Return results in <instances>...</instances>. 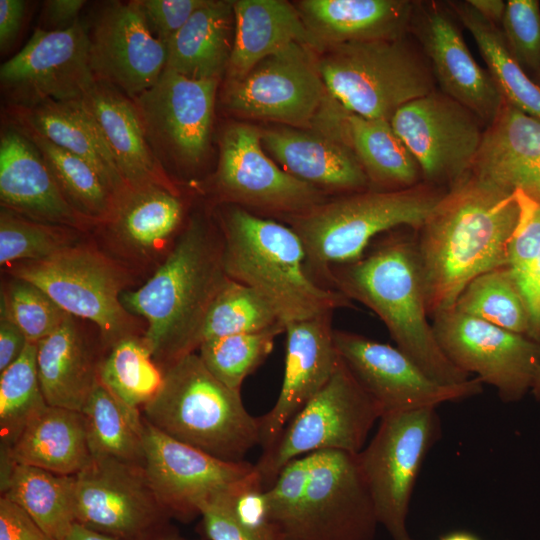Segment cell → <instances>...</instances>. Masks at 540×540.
Wrapping results in <instances>:
<instances>
[{"instance_id":"obj_1","label":"cell","mask_w":540,"mask_h":540,"mask_svg":"<svg viewBox=\"0 0 540 540\" xmlns=\"http://www.w3.org/2000/svg\"><path fill=\"white\" fill-rule=\"evenodd\" d=\"M522 209L519 193L471 172L447 189L415 231L430 318L452 307L471 280L507 265Z\"/></svg>"},{"instance_id":"obj_2","label":"cell","mask_w":540,"mask_h":540,"mask_svg":"<svg viewBox=\"0 0 540 540\" xmlns=\"http://www.w3.org/2000/svg\"><path fill=\"white\" fill-rule=\"evenodd\" d=\"M228 279L215 216L193 212L152 276L122 293L124 307L145 320L143 336L162 371L198 350L208 311Z\"/></svg>"},{"instance_id":"obj_3","label":"cell","mask_w":540,"mask_h":540,"mask_svg":"<svg viewBox=\"0 0 540 540\" xmlns=\"http://www.w3.org/2000/svg\"><path fill=\"white\" fill-rule=\"evenodd\" d=\"M327 288L373 311L396 347L432 379L447 385L470 379L443 353L429 321L414 230L386 232L359 259L332 267Z\"/></svg>"},{"instance_id":"obj_4","label":"cell","mask_w":540,"mask_h":540,"mask_svg":"<svg viewBox=\"0 0 540 540\" xmlns=\"http://www.w3.org/2000/svg\"><path fill=\"white\" fill-rule=\"evenodd\" d=\"M263 499L283 540H374L379 524L357 454L345 451L293 459Z\"/></svg>"},{"instance_id":"obj_5","label":"cell","mask_w":540,"mask_h":540,"mask_svg":"<svg viewBox=\"0 0 540 540\" xmlns=\"http://www.w3.org/2000/svg\"><path fill=\"white\" fill-rule=\"evenodd\" d=\"M214 216L227 276L260 294L284 325L355 308L344 294L309 277L303 243L287 224L230 204H222Z\"/></svg>"},{"instance_id":"obj_6","label":"cell","mask_w":540,"mask_h":540,"mask_svg":"<svg viewBox=\"0 0 540 540\" xmlns=\"http://www.w3.org/2000/svg\"><path fill=\"white\" fill-rule=\"evenodd\" d=\"M446 191L425 182L402 190L367 189L326 199L283 221L303 243L307 274L327 288L332 267L359 259L386 232L417 231Z\"/></svg>"},{"instance_id":"obj_7","label":"cell","mask_w":540,"mask_h":540,"mask_svg":"<svg viewBox=\"0 0 540 540\" xmlns=\"http://www.w3.org/2000/svg\"><path fill=\"white\" fill-rule=\"evenodd\" d=\"M142 409L161 432L226 462H244L259 445L258 417L247 411L240 391L217 380L196 352L163 370L159 390Z\"/></svg>"},{"instance_id":"obj_8","label":"cell","mask_w":540,"mask_h":540,"mask_svg":"<svg viewBox=\"0 0 540 540\" xmlns=\"http://www.w3.org/2000/svg\"><path fill=\"white\" fill-rule=\"evenodd\" d=\"M317 63L329 94L364 118L390 121L403 105L436 89L428 60L405 36L328 46Z\"/></svg>"},{"instance_id":"obj_9","label":"cell","mask_w":540,"mask_h":540,"mask_svg":"<svg viewBox=\"0 0 540 540\" xmlns=\"http://www.w3.org/2000/svg\"><path fill=\"white\" fill-rule=\"evenodd\" d=\"M5 271L41 288L69 315L92 322L106 350L143 334L136 316L121 301L133 283L130 268L90 243L81 240L49 257L11 264Z\"/></svg>"},{"instance_id":"obj_10","label":"cell","mask_w":540,"mask_h":540,"mask_svg":"<svg viewBox=\"0 0 540 540\" xmlns=\"http://www.w3.org/2000/svg\"><path fill=\"white\" fill-rule=\"evenodd\" d=\"M382 412L340 357L328 383L291 419L255 463L264 489L293 459L321 450L358 454Z\"/></svg>"},{"instance_id":"obj_11","label":"cell","mask_w":540,"mask_h":540,"mask_svg":"<svg viewBox=\"0 0 540 540\" xmlns=\"http://www.w3.org/2000/svg\"><path fill=\"white\" fill-rule=\"evenodd\" d=\"M436 408L386 414L358 454L379 524L393 540H413L406 526L410 500L423 462L439 440Z\"/></svg>"},{"instance_id":"obj_12","label":"cell","mask_w":540,"mask_h":540,"mask_svg":"<svg viewBox=\"0 0 540 540\" xmlns=\"http://www.w3.org/2000/svg\"><path fill=\"white\" fill-rule=\"evenodd\" d=\"M315 54L293 43L261 60L243 77L225 80L224 108L240 117L312 129L325 106L337 102L323 82Z\"/></svg>"},{"instance_id":"obj_13","label":"cell","mask_w":540,"mask_h":540,"mask_svg":"<svg viewBox=\"0 0 540 540\" xmlns=\"http://www.w3.org/2000/svg\"><path fill=\"white\" fill-rule=\"evenodd\" d=\"M219 79H190L164 69L132 99L146 139L164 169L194 174L210 149Z\"/></svg>"},{"instance_id":"obj_14","label":"cell","mask_w":540,"mask_h":540,"mask_svg":"<svg viewBox=\"0 0 540 540\" xmlns=\"http://www.w3.org/2000/svg\"><path fill=\"white\" fill-rule=\"evenodd\" d=\"M432 326L446 357L494 387L502 402H518L531 392L540 368V343L453 307L436 313Z\"/></svg>"},{"instance_id":"obj_15","label":"cell","mask_w":540,"mask_h":540,"mask_svg":"<svg viewBox=\"0 0 540 540\" xmlns=\"http://www.w3.org/2000/svg\"><path fill=\"white\" fill-rule=\"evenodd\" d=\"M213 187L222 204L269 213L281 220L327 199L324 192L278 166L264 150L261 130L245 123L225 129Z\"/></svg>"},{"instance_id":"obj_16","label":"cell","mask_w":540,"mask_h":540,"mask_svg":"<svg viewBox=\"0 0 540 540\" xmlns=\"http://www.w3.org/2000/svg\"><path fill=\"white\" fill-rule=\"evenodd\" d=\"M390 123L415 157L423 182L443 189L471 172L486 128L472 111L436 89L403 105Z\"/></svg>"},{"instance_id":"obj_17","label":"cell","mask_w":540,"mask_h":540,"mask_svg":"<svg viewBox=\"0 0 540 540\" xmlns=\"http://www.w3.org/2000/svg\"><path fill=\"white\" fill-rule=\"evenodd\" d=\"M73 477L77 523L120 540H147L169 527L143 466L92 460Z\"/></svg>"},{"instance_id":"obj_18","label":"cell","mask_w":540,"mask_h":540,"mask_svg":"<svg viewBox=\"0 0 540 540\" xmlns=\"http://www.w3.org/2000/svg\"><path fill=\"white\" fill-rule=\"evenodd\" d=\"M95 82L89 32L80 20L63 30L35 29L0 68L1 89L10 106L78 100Z\"/></svg>"},{"instance_id":"obj_19","label":"cell","mask_w":540,"mask_h":540,"mask_svg":"<svg viewBox=\"0 0 540 540\" xmlns=\"http://www.w3.org/2000/svg\"><path fill=\"white\" fill-rule=\"evenodd\" d=\"M337 351L382 416L474 397L483 383L473 377L461 384H442L421 370L397 347L363 335L335 329Z\"/></svg>"},{"instance_id":"obj_20","label":"cell","mask_w":540,"mask_h":540,"mask_svg":"<svg viewBox=\"0 0 540 540\" xmlns=\"http://www.w3.org/2000/svg\"><path fill=\"white\" fill-rule=\"evenodd\" d=\"M141 434L146 478L170 518L193 520L204 502L257 474L255 464L217 459L166 435L144 417Z\"/></svg>"},{"instance_id":"obj_21","label":"cell","mask_w":540,"mask_h":540,"mask_svg":"<svg viewBox=\"0 0 540 540\" xmlns=\"http://www.w3.org/2000/svg\"><path fill=\"white\" fill-rule=\"evenodd\" d=\"M88 32L95 81L131 99L150 88L166 67L167 46L150 29L140 0L109 2Z\"/></svg>"},{"instance_id":"obj_22","label":"cell","mask_w":540,"mask_h":540,"mask_svg":"<svg viewBox=\"0 0 540 540\" xmlns=\"http://www.w3.org/2000/svg\"><path fill=\"white\" fill-rule=\"evenodd\" d=\"M455 19L447 4L415 2L410 30L440 91L472 111L487 127L504 99L488 69L471 54Z\"/></svg>"},{"instance_id":"obj_23","label":"cell","mask_w":540,"mask_h":540,"mask_svg":"<svg viewBox=\"0 0 540 540\" xmlns=\"http://www.w3.org/2000/svg\"><path fill=\"white\" fill-rule=\"evenodd\" d=\"M333 313L285 325L282 386L273 407L259 421L262 453L276 443L291 419L328 383L339 362Z\"/></svg>"},{"instance_id":"obj_24","label":"cell","mask_w":540,"mask_h":540,"mask_svg":"<svg viewBox=\"0 0 540 540\" xmlns=\"http://www.w3.org/2000/svg\"><path fill=\"white\" fill-rule=\"evenodd\" d=\"M185 222L181 193L148 185L128 188L96 228L114 252L111 256L129 267L164 259Z\"/></svg>"},{"instance_id":"obj_25","label":"cell","mask_w":540,"mask_h":540,"mask_svg":"<svg viewBox=\"0 0 540 540\" xmlns=\"http://www.w3.org/2000/svg\"><path fill=\"white\" fill-rule=\"evenodd\" d=\"M0 201L34 221L83 232L95 228L69 204L38 148L13 124L1 132Z\"/></svg>"},{"instance_id":"obj_26","label":"cell","mask_w":540,"mask_h":540,"mask_svg":"<svg viewBox=\"0 0 540 540\" xmlns=\"http://www.w3.org/2000/svg\"><path fill=\"white\" fill-rule=\"evenodd\" d=\"M261 141L282 169L325 194L345 195L369 189L346 135L281 127L261 130Z\"/></svg>"},{"instance_id":"obj_27","label":"cell","mask_w":540,"mask_h":540,"mask_svg":"<svg viewBox=\"0 0 540 540\" xmlns=\"http://www.w3.org/2000/svg\"><path fill=\"white\" fill-rule=\"evenodd\" d=\"M471 173L540 206V120L503 100L485 128Z\"/></svg>"},{"instance_id":"obj_28","label":"cell","mask_w":540,"mask_h":540,"mask_svg":"<svg viewBox=\"0 0 540 540\" xmlns=\"http://www.w3.org/2000/svg\"><path fill=\"white\" fill-rule=\"evenodd\" d=\"M82 101L96 120L129 188L156 185L181 193L152 151L131 98L109 84L95 82Z\"/></svg>"},{"instance_id":"obj_29","label":"cell","mask_w":540,"mask_h":540,"mask_svg":"<svg viewBox=\"0 0 540 540\" xmlns=\"http://www.w3.org/2000/svg\"><path fill=\"white\" fill-rule=\"evenodd\" d=\"M414 5L407 0H303L296 8L320 53L337 44L406 36Z\"/></svg>"},{"instance_id":"obj_30","label":"cell","mask_w":540,"mask_h":540,"mask_svg":"<svg viewBox=\"0 0 540 540\" xmlns=\"http://www.w3.org/2000/svg\"><path fill=\"white\" fill-rule=\"evenodd\" d=\"M8 114L11 122L36 130L54 144L88 162L117 198L129 188L82 98L46 100L29 107L10 106Z\"/></svg>"},{"instance_id":"obj_31","label":"cell","mask_w":540,"mask_h":540,"mask_svg":"<svg viewBox=\"0 0 540 540\" xmlns=\"http://www.w3.org/2000/svg\"><path fill=\"white\" fill-rule=\"evenodd\" d=\"M234 41L226 80L247 74L266 57L293 43L320 48L296 6L283 0L233 1Z\"/></svg>"},{"instance_id":"obj_32","label":"cell","mask_w":540,"mask_h":540,"mask_svg":"<svg viewBox=\"0 0 540 540\" xmlns=\"http://www.w3.org/2000/svg\"><path fill=\"white\" fill-rule=\"evenodd\" d=\"M36 347L37 371L47 404L81 412L98 382L102 357H97L76 317L68 316Z\"/></svg>"},{"instance_id":"obj_33","label":"cell","mask_w":540,"mask_h":540,"mask_svg":"<svg viewBox=\"0 0 540 540\" xmlns=\"http://www.w3.org/2000/svg\"><path fill=\"white\" fill-rule=\"evenodd\" d=\"M1 456L55 474L74 476L85 469L92 456L81 412L47 406L24 428Z\"/></svg>"},{"instance_id":"obj_34","label":"cell","mask_w":540,"mask_h":540,"mask_svg":"<svg viewBox=\"0 0 540 540\" xmlns=\"http://www.w3.org/2000/svg\"><path fill=\"white\" fill-rule=\"evenodd\" d=\"M233 1L206 0L167 43L165 69L190 79L226 73L234 41Z\"/></svg>"},{"instance_id":"obj_35","label":"cell","mask_w":540,"mask_h":540,"mask_svg":"<svg viewBox=\"0 0 540 540\" xmlns=\"http://www.w3.org/2000/svg\"><path fill=\"white\" fill-rule=\"evenodd\" d=\"M1 496L24 509L55 540H65L76 522L73 476L1 456Z\"/></svg>"},{"instance_id":"obj_36","label":"cell","mask_w":540,"mask_h":540,"mask_svg":"<svg viewBox=\"0 0 540 540\" xmlns=\"http://www.w3.org/2000/svg\"><path fill=\"white\" fill-rule=\"evenodd\" d=\"M350 145L361 165L369 189L393 191L423 182L421 169L389 120L347 116Z\"/></svg>"},{"instance_id":"obj_37","label":"cell","mask_w":540,"mask_h":540,"mask_svg":"<svg viewBox=\"0 0 540 540\" xmlns=\"http://www.w3.org/2000/svg\"><path fill=\"white\" fill-rule=\"evenodd\" d=\"M92 460L144 465L143 416L117 398L99 379L81 411Z\"/></svg>"},{"instance_id":"obj_38","label":"cell","mask_w":540,"mask_h":540,"mask_svg":"<svg viewBox=\"0 0 540 540\" xmlns=\"http://www.w3.org/2000/svg\"><path fill=\"white\" fill-rule=\"evenodd\" d=\"M447 6L475 40L503 99L540 120V87L510 53L501 28L467 1H449Z\"/></svg>"},{"instance_id":"obj_39","label":"cell","mask_w":540,"mask_h":540,"mask_svg":"<svg viewBox=\"0 0 540 540\" xmlns=\"http://www.w3.org/2000/svg\"><path fill=\"white\" fill-rule=\"evenodd\" d=\"M38 148L69 204L95 228L105 222L117 196L85 160L54 144L36 130L11 122Z\"/></svg>"},{"instance_id":"obj_40","label":"cell","mask_w":540,"mask_h":540,"mask_svg":"<svg viewBox=\"0 0 540 540\" xmlns=\"http://www.w3.org/2000/svg\"><path fill=\"white\" fill-rule=\"evenodd\" d=\"M259 479L218 494L200 507L201 530L207 540H283L268 518Z\"/></svg>"},{"instance_id":"obj_41","label":"cell","mask_w":540,"mask_h":540,"mask_svg":"<svg viewBox=\"0 0 540 540\" xmlns=\"http://www.w3.org/2000/svg\"><path fill=\"white\" fill-rule=\"evenodd\" d=\"M452 307L531 338L529 309L507 266L492 269L471 280Z\"/></svg>"},{"instance_id":"obj_42","label":"cell","mask_w":540,"mask_h":540,"mask_svg":"<svg viewBox=\"0 0 540 540\" xmlns=\"http://www.w3.org/2000/svg\"><path fill=\"white\" fill-rule=\"evenodd\" d=\"M98 377L123 403L139 410L159 390L163 371L142 334L126 337L107 350Z\"/></svg>"},{"instance_id":"obj_43","label":"cell","mask_w":540,"mask_h":540,"mask_svg":"<svg viewBox=\"0 0 540 540\" xmlns=\"http://www.w3.org/2000/svg\"><path fill=\"white\" fill-rule=\"evenodd\" d=\"M37 347L29 342L21 356L0 372L1 450H8L27 424L48 406L39 381Z\"/></svg>"},{"instance_id":"obj_44","label":"cell","mask_w":540,"mask_h":540,"mask_svg":"<svg viewBox=\"0 0 540 540\" xmlns=\"http://www.w3.org/2000/svg\"><path fill=\"white\" fill-rule=\"evenodd\" d=\"M282 324L269 329L224 336L203 342L198 355L208 371L227 387L240 391L243 381L271 353Z\"/></svg>"},{"instance_id":"obj_45","label":"cell","mask_w":540,"mask_h":540,"mask_svg":"<svg viewBox=\"0 0 540 540\" xmlns=\"http://www.w3.org/2000/svg\"><path fill=\"white\" fill-rule=\"evenodd\" d=\"M279 324L284 325L260 294L229 278L208 311L200 345L207 340L263 331Z\"/></svg>"},{"instance_id":"obj_46","label":"cell","mask_w":540,"mask_h":540,"mask_svg":"<svg viewBox=\"0 0 540 540\" xmlns=\"http://www.w3.org/2000/svg\"><path fill=\"white\" fill-rule=\"evenodd\" d=\"M85 232L31 220L1 207L0 264L40 260L78 243Z\"/></svg>"},{"instance_id":"obj_47","label":"cell","mask_w":540,"mask_h":540,"mask_svg":"<svg viewBox=\"0 0 540 540\" xmlns=\"http://www.w3.org/2000/svg\"><path fill=\"white\" fill-rule=\"evenodd\" d=\"M520 197L522 216L509 246L506 266L529 309L531 339L540 343V206L522 194Z\"/></svg>"},{"instance_id":"obj_48","label":"cell","mask_w":540,"mask_h":540,"mask_svg":"<svg viewBox=\"0 0 540 540\" xmlns=\"http://www.w3.org/2000/svg\"><path fill=\"white\" fill-rule=\"evenodd\" d=\"M1 293V309L23 331L28 341L38 343L70 316L47 293L24 279L11 277Z\"/></svg>"},{"instance_id":"obj_49","label":"cell","mask_w":540,"mask_h":540,"mask_svg":"<svg viewBox=\"0 0 540 540\" xmlns=\"http://www.w3.org/2000/svg\"><path fill=\"white\" fill-rule=\"evenodd\" d=\"M506 45L531 76L540 70V2L509 0L501 23Z\"/></svg>"},{"instance_id":"obj_50","label":"cell","mask_w":540,"mask_h":540,"mask_svg":"<svg viewBox=\"0 0 540 540\" xmlns=\"http://www.w3.org/2000/svg\"><path fill=\"white\" fill-rule=\"evenodd\" d=\"M206 0H140L153 34L165 45Z\"/></svg>"},{"instance_id":"obj_51","label":"cell","mask_w":540,"mask_h":540,"mask_svg":"<svg viewBox=\"0 0 540 540\" xmlns=\"http://www.w3.org/2000/svg\"><path fill=\"white\" fill-rule=\"evenodd\" d=\"M0 540H55L20 506L0 497Z\"/></svg>"},{"instance_id":"obj_52","label":"cell","mask_w":540,"mask_h":540,"mask_svg":"<svg viewBox=\"0 0 540 540\" xmlns=\"http://www.w3.org/2000/svg\"><path fill=\"white\" fill-rule=\"evenodd\" d=\"M29 341L8 314L0 311V372L14 363L24 352Z\"/></svg>"},{"instance_id":"obj_53","label":"cell","mask_w":540,"mask_h":540,"mask_svg":"<svg viewBox=\"0 0 540 540\" xmlns=\"http://www.w3.org/2000/svg\"><path fill=\"white\" fill-rule=\"evenodd\" d=\"M23 0H0V48L7 51L15 42L25 16Z\"/></svg>"},{"instance_id":"obj_54","label":"cell","mask_w":540,"mask_h":540,"mask_svg":"<svg viewBox=\"0 0 540 540\" xmlns=\"http://www.w3.org/2000/svg\"><path fill=\"white\" fill-rule=\"evenodd\" d=\"M84 0H48L44 2L42 15L46 30H63L76 23L85 5Z\"/></svg>"},{"instance_id":"obj_55","label":"cell","mask_w":540,"mask_h":540,"mask_svg":"<svg viewBox=\"0 0 540 540\" xmlns=\"http://www.w3.org/2000/svg\"><path fill=\"white\" fill-rule=\"evenodd\" d=\"M470 6L490 23L500 27L506 2L502 0H467Z\"/></svg>"},{"instance_id":"obj_56","label":"cell","mask_w":540,"mask_h":540,"mask_svg":"<svg viewBox=\"0 0 540 540\" xmlns=\"http://www.w3.org/2000/svg\"><path fill=\"white\" fill-rule=\"evenodd\" d=\"M65 540H120L100 532L89 529L75 522Z\"/></svg>"},{"instance_id":"obj_57","label":"cell","mask_w":540,"mask_h":540,"mask_svg":"<svg viewBox=\"0 0 540 540\" xmlns=\"http://www.w3.org/2000/svg\"><path fill=\"white\" fill-rule=\"evenodd\" d=\"M147 540H193L181 536L178 532L174 531L170 526L163 531L155 534Z\"/></svg>"},{"instance_id":"obj_58","label":"cell","mask_w":540,"mask_h":540,"mask_svg":"<svg viewBox=\"0 0 540 540\" xmlns=\"http://www.w3.org/2000/svg\"><path fill=\"white\" fill-rule=\"evenodd\" d=\"M438 540H481L478 536L467 531H452L441 536Z\"/></svg>"},{"instance_id":"obj_59","label":"cell","mask_w":540,"mask_h":540,"mask_svg":"<svg viewBox=\"0 0 540 540\" xmlns=\"http://www.w3.org/2000/svg\"><path fill=\"white\" fill-rule=\"evenodd\" d=\"M531 393H532L535 401L540 406V368H539V370L537 372V375H536V378H535Z\"/></svg>"},{"instance_id":"obj_60","label":"cell","mask_w":540,"mask_h":540,"mask_svg":"<svg viewBox=\"0 0 540 540\" xmlns=\"http://www.w3.org/2000/svg\"><path fill=\"white\" fill-rule=\"evenodd\" d=\"M533 80L537 83V85L540 87V70L537 71L534 75L531 76Z\"/></svg>"}]
</instances>
